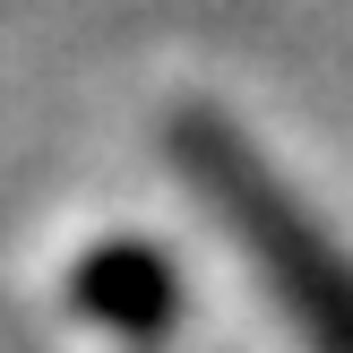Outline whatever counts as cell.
<instances>
[{"label":"cell","mask_w":353,"mask_h":353,"mask_svg":"<svg viewBox=\"0 0 353 353\" xmlns=\"http://www.w3.org/2000/svg\"><path fill=\"white\" fill-rule=\"evenodd\" d=\"M172 172L190 181V199L224 224L241 259L259 268L268 302L285 310L293 327L310 336V353H353V259L327 241V224L276 181V164L250 147V130L207 103H181L164 121Z\"/></svg>","instance_id":"1"}]
</instances>
